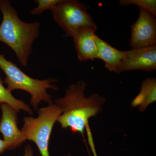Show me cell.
Listing matches in <instances>:
<instances>
[{"label":"cell","instance_id":"obj_2","mask_svg":"<svg viewBox=\"0 0 156 156\" xmlns=\"http://www.w3.org/2000/svg\"><path fill=\"white\" fill-rule=\"evenodd\" d=\"M3 19L0 25V41L14 51L22 66L28 64L34 42L40 34L39 22H23L8 0H0Z\"/></svg>","mask_w":156,"mask_h":156},{"label":"cell","instance_id":"obj_7","mask_svg":"<svg viewBox=\"0 0 156 156\" xmlns=\"http://www.w3.org/2000/svg\"><path fill=\"white\" fill-rule=\"evenodd\" d=\"M2 116L0 121V133L9 150L19 147L27 140L24 133L17 126V112L7 104H1Z\"/></svg>","mask_w":156,"mask_h":156},{"label":"cell","instance_id":"obj_11","mask_svg":"<svg viewBox=\"0 0 156 156\" xmlns=\"http://www.w3.org/2000/svg\"><path fill=\"white\" fill-rule=\"evenodd\" d=\"M156 100V79L148 78L142 82L140 92L134 98L131 105L134 107H138L140 112H143Z\"/></svg>","mask_w":156,"mask_h":156},{"label":"cell","instance_id":"obj_14","mask_svg":"<svg viewBox=\"0 0 156 156\" xmlns=\"http://www.w3.org/2000/svg\"><path fill=\"white\" fill-rule=\"evenodd\" d=\"M62 0H36L35 3H37L36 8L30 11L32 15H40L46 10L51 11L58 4L61 2Z\"/></svg>","mask_w":156,"mask_h":156},{"label":"cell","instance_id":"obj_10","mask_svg":"<svg viewBox=\"0 0 156 156\" xmlns=\"http://www.w3.org/2000/svg\"><path fill=\"white\" fill-rule=\"evenodd\" d=\"M95 41L97 47V58L104 62L105 68L109 71L118 73L126 51L117 50L96 35Z\"/></svg>","mask_w":156,"mask_h":156},{"label":"cell","instance_id":"obj_13","mask_svg":"<svg viewBox=\"0 0 156 156\" xmlns=\"http://www.w3.org/2000/svg\"><path fill=\"white\" fill-rule=\"evenodd\" d=\"M119 3L124 6L136 5L156 16V0H120Z\"/></svg>","mask_w":156,"mask_h":156},{"label":"cell","instance_id":"obj_8","mask_svg":"<svg viewBox=\"0 0 156 156\" xmlns=\"http://www.w3.org/2000/svg\"><path fill=\"white\" fill-rule=\"evenodd\" d=\"M156 69V46L127 50L118 73L129 71L152 72Z\"/></svg>","mask_w":156,"mask_h":156},{"label":"cell","instance_id":"obj_12","mask_svg":"<svg viewBox=\"0 0 156 156\" xmlns=\"http://www.w3.org/2000/svg\"><path fill=\"white\" fill-rule=\"evenodd\" d=\"M4 83L0 77V103L9 105L19 112L20 110L27 112L30 115H33L34 112L28 105L22 100L17 99L13 96L11 92L4 86Z\"/></svg>","mask_w":156,"mask_h":156},{"label":"cell","instance_id":"obj_15","mask_svg":"<svg viewBox=\"0 0 156 156\" xmlns=\"http://www.w3.org/2000/svg\"><path fill=\"white\" fill-rule=\"evenodd\" d=\"M6 150H9V147L6 143L0 138V154Z\"/></svg>","mask_w":156,"mask_h":156},{"label":"cell","instance_id":"obj_5","mask_svg":"<svg viewBox=\"0 0 156 156\" xmlns=\"http://www.w3.org/2000/svg\"><path fill=\"white\" fill-rule=\"evenodd\" d=\"M87 6L77 0H62L51 11L53 19L69 37L84 27L97 28Z\"/></svg>","mask_w":156,"mask_h":156},{"label":"cell","instance_id":"obj_1","mask_svg":"<svg viewBox=\"0 0 156 156\" xmlns=\"http://www.w3.org/2000/svg\"><path fill=\"white\" fill-rule=\"evenodd\" d=\"M87 86L84 81H78L69 87L64 97L55 100V104L62 110L57 120L62 128H69L73 133L83 134L89 119L102 110L105 98L95 93L86 97Z\"/></svg>","mask_w":156,"mask_h":156},{"label":"cell","instance_id":"obj_9","mask_svg":"<svg viewBox=\"0 0 156 156\" xmlns=\"http://www.w3.org/2000/svg\"><path fill=\"white\" fill-rule=\"evenodd\" d=\"M97 29L94 27H84L78 30L73 34L72 37L80 61L97 58V47L95 41Z\"/></svg>","mask_w":156,"mask_h":156},{"label":"cell","instance_id":"obj_16","mask_svg":"<svg viewBox=\"0 0 156 156\" xmlns=\"http://www.w3.org/2000/svg\"><path fill=\"white\" fill-rule=\"evenodd\" d=\"M23 156H33V151L30 145L27 144L26 146Z\"/></svg>","mask_w":156,"mask_h":156},{"label":"cell","instance_id":"obj_4","mask_svg":"<svg viewBox=\"0 0 156 156\" xmlns=\"http://www.w3.org/2000/svg\"><path fill=\"white\" fill-rule=\"evenodd\" d=\"M61 108L55 104L41 108L38 111V116L25 117L21 131L27 140L36 144L42 156H50L49 145L53 126L61 115Z\"/></svg>","mask_w":156,"mask_h":156},{"label":"cell","instance_id":"obj_6","mask_svg":"<svg viewBox=\"0 0 156 156\" xmlns=\"http://www.w3.org/2000/svg\"><path fill=\"white\" fill-rule=\"evenodd\" d=\"M137 20L131 25L130 45L132 49L156 46V16L139 8Z\"/></svg>","mask_w":156,"mask_h":156},{"label":"cell","instance_id":"obj_3","mask_svg":"<svg viewBox=\"0 0 156 156\" xmlns=\"http://www.w3.org/2000/svg\"><path fill=\"white\" fill-rule=\"evenodd\" d=\"M0 68L6 75L4 81L7 85V89L11 92L20 89L29 93L31 95L30 103L34 110H37L42 101L47 102L49 105L53 104L52 97L48 94L47 90H58V87L53 84L57 82L56 79L49 78L39 80L30 77L17 65L7 60L4 54H0Z\"/></svg>","mask_w":156,"mask_h":156}]
</instances>
